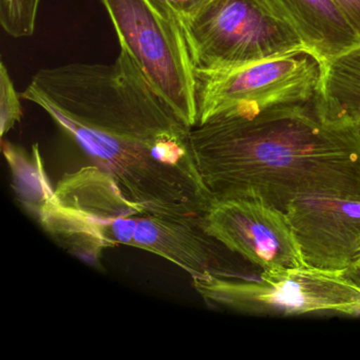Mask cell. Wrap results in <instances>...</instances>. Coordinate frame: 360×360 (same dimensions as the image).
Listing matches in <instances>:
<instances>
[{
    "instance_id": "obj_6",
    "label": "cell",
    "mask_w": 360,
    "mask_h": 360,
    "mask_svg": "<svg viewBox=\"0 0 360 360\" xmlns=\"http://www.w3.org/2000/svg\"><path fill=\"white\" fill-rule=\"evenodd\" d=\"M193 279L204 300L236 313L360 315V286L341 271L301 266L262 271L258 280L221 276Z\"/></svg>"
},
{
    "instance_id": "obj_10",
    "label": "cell",
    "mask_w": 360,
    "mask_h": 360,
    "mask_svg": "<svg viewBox=\"0 0 360 360\" xmlns=\"http://www.w3.org/2000/svg\"><path fill=\"white\" fill-rule=\"evenodd\" d=\"M305 265L345 273L360 255V200L309 197L285 212Z\"/></svg>"
},
{
    "instance_id": "obj_9",
    "label": "cell",
    "mask_w": 360,
    "mask_h": 360,
    "mask_svg": "<svg viewBox=\"0 0 360 360\" xmlns=\"http://www.w3.org/2000/svg\"><path fill=\"white\" fill-rule=\"evenodd\" d=\"M204 225L208 235L262 271L307 266L286 214L261 202L214 201Z\"/></svg>"
},
{
    "instance_id": "obj_12",
    "label": "cell",
    "mask_w": 360,
    "mask_h": 360,
    "mask_svg": "<svg viewBox=\"0 0 360 360\" xmlns=\"http://www.w3.org/2000/svg\"><path fill=\"white\" fill-rule=\"evenodd\" d=\"M316 108L320 117L328 123H359L360 47L323 66Z\"/></svg>"
},
{
    "instance_id": "obj_5",
    "label": "cell",
    "mask_w": 360,
    "mask_h": 360,
    "mask_svg": "<svg viewBox=\"0 0 360 360\" xmlns=\"http://www.w3.org/2000/svg\"><path fill=\"white\" fill-rule=\"evenodd\" d=\"M180 25L195 75L226 72L309 52L292 27L263 0H210Z\"/></svg>"
},
{
    "instance_id": "obj_1",
    "label": "cell",
    "mask_w": 360,
    "mask_h": 360,
    "mask_svg": "<svg viewBox=\"0 0 360 360\" xmlns=\"http://www.w3.org/2000/svg\"><path fill=\"white\" fill-rule=\"evenodd\" d=\"M188 146L214 201L255 200L285 214L309 197L360 200V130L328 123L315 102L207 120Z\"/></svg>"
},
{
    "instance_id": "obj_7",
    "label": "cell",
    "mask_w": 360,
    "mask_h": 360,
    "mask_svg": "<svg viewBox=\"0 0 360 360\" xmlns=\"http://www.w3.org/2000/svg\"><path fill=\"white\" fill-rule=\"evenodd\" d=\"M127 52L160 96L193 128L195 77L176 16L157 0H100Z\"/></svg>"
},
{
    "instance_id": "obj_8",
    "label": "cell",
    "mask_w": 360,
    "mask_h": 360,
    "mask_svg": "<svg viewBox=\"0 0 360 360\" xmlns=\"http://www.w3.org/2000/svg\"><path fill=\"white\" fill-rule=\"evenodd\" d=\"M322 77L323 65L307 51L226 72L195 75L197 124L284 105L311 104L319 96Z\"/></svg>"
},
{
    "instance_id": "obj_18",
    "label": "cell",
    "mask_w": 360,
    "mask_h": 360,
    "mask_svg": "<svg viewBox=\"0 0 360 360\" xmlns=\"http://www.w3.org/2000/svg\"><path fill=\"white\" fill-rule=\"evenodd\" d=\"M345 275L360 286V269H349V271H345Z\"/></svg>"
},
{
    "instance_id": "obj_16",
    "label": "cell",
    "mask_w": 360,
    "mask_h": 360,
    "mask_svg": "<svg viewBox=\"0 0 360 360\" xmlns=\"http://www.w3.org/2000/svg\"><path fill=\"white\" fill-rule=\"evenodd\" d=\"M178 18L179 22L191 18L201 10L210 0H157Z\"/></svg>"
},
{
    "instance_id": "obj_3",
    "label": "cell",
    "mask_w": 360,
    "mask_h": 360,
    "mask_svg": "<svg viewBox=\"0 0 360 360\" xmlns=\"http://www.w3.org/2000/svg\"><path fill=\"white\" fill-rule=\"evenodd\" d=\"M20 98L41 107L58 126L121 140H188L191 129L123 49L112 64L41 69Z\"/></svg>"
},
{
    "instance_id": "obj_4",
    "label": "cell",
    "mask_w": 360,
    "mask_h": 360,
    "mask_svg": "<svg viewBox=\"0 0 360 360\" xmlns=\"http://www.w3.org/2000/svg\"><path fill=\"white\" fill-rule=\"evenodd\" d=\"M60 127L130 201L158 212L199 216L214 204L195 167L188 140H121L77 126Z\"/></svg>"
},
{
    "instance_id": "obj_20",
    "label": "cell",
    "mask_w": 360,
    "mask_h": 360,
    "mask_svg": "<svg viewBox=\"0 0 360 360\" xmlns=\"http://www.w3.org/2000/svg\"><path fill=\"white\" fill-rule=\"evenodd\" d=\"M356 125L358 126V128H359V130H360V122H359V123L356 124Z\"/></svg>"
},
{
    "instance_id": "obj_11",
    "label": "cell",
    "mask_w": 360,
    "mask_h": 360,
    "mask_svg": "<svg viewBox=\"0 0 360 360\" xmlns=\"http://www.w3.org/2000/svg\"><path fill=\"white\" fill-rule=\"evenodd\" d=\"M323 66L360 47V37L333 0H263Z\"/></svg>"
},
{
    "instance_id": "obj_14",
    "label": "cell",
    "mask_w": 360,
    "mask_h": 360,
    "mask_svg": "<svg viewBox=\"0 0 360 360\" xmlns=\"http://www.w3.org/2000/svg\"><path fill=\"white\" fill-rule=\"evenodd\" d=\"M41 0H0V24L14 39L33 35Z\"/></svg>"
},
{
    "instance_id": "obj_2",
    "label": "cell",
    "mask_w": 360,
    "mask_h": 360,
    "mask_svg": "<svg viewBox=\"0 0 360 360\" xmlns=\"http://www.w3.org/2000/svg\"><path fill=\"white\" fill-rule=\"evenodd\" d=\"M204 216L168 214L134 203L98 166L63 176L37 212L56 242L92 264L104 248L124 244L159 255L193 278L231 277L221 255L227 248L208 235Z\"/></svg>"
},
{
    "instance_id": "obj_13",
    "label": "cell",
    "mask_w": 360,
    "mask_h": 360,
    "mask_svg": "<svg viewBox=\"0 0 360 360\" xmlns=\"http://www.w3.org/2000/svg\"><path fill=\"white\" fill-rule=\"evenodd\" d=\"M4 153L13 172L14 185L25 205L33 212H39L41 206L53 195L49 181L44 170L39 147H33L31 159L20 149L9 143H3Z\"/></svg>"
},
{
    "instance_id": "obj_19",
    "label": "cell",
    "mask_w": 360,
    "mask_h": 360,
    "mask_svg": "<svg viewBox=\"0 0 360 360\" xmlns=\"http://www.w3.org/2000/svg\"><path fill=\"white\" fill-rule=\"evenodd\" d=\"M360 269V255L358 256V258L356 259L355 262H354V264L352 265L351 267H349L347 271H349V269Z\"/></svg>"
},
{
    "instance_id": "obj_15",
    "label": "cell",
    "mask_w": 360,
    "mask_h": 360,
    "mask_svg": "<svg viewBox=\"0 0 360 360\" xmlns=\"http://www.w3.org/2000/svg\"><path fill=\"white\" fill-rule=\"evenodd\" d=\"M20 94L16 92L9 71L4 63L0 67V129L1 136H5L20 122L22 106Z\"/></svg>"
},
{
    "instance_id": "obj_17",
    "label": "cell",
    "mask_w": 360,
    "mask_h": 360,
    "mask_svg": "<svg viewBox=\"0 0 360 360\" xmlns=\"http://www.w3.org/2000/svg\"><path fill=\"white\" fill-rule=\"evenodd\" d=\"M360 37V0H333Z\"/></svg>"
}]
</instances>
